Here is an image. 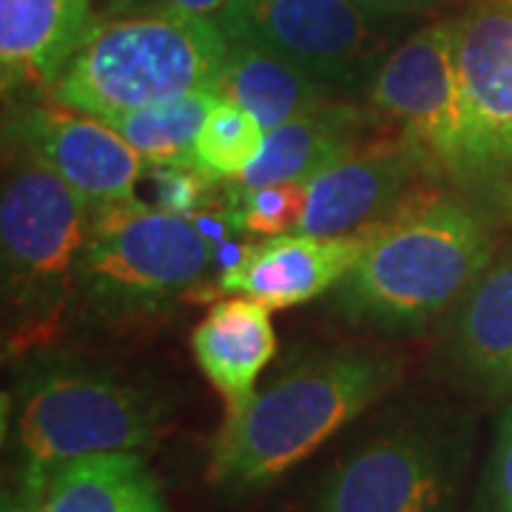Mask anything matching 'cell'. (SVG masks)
Masks as SVG:
<instances>
[{"label": "cell", "mask_w": 512, "mask_h": 512, "mask_svg": "<svg viewBox=\"0 0 512 512\" xmlns=\"http://www.w3.org/2000/svg\"><path fill=\"white\" fill-rule=\"evenodd\" d=\"M399 379L402 359L393 353L353 348L302 356L242 407L225 410L211 444V484L228 495L271 484L370 410Z\"/></svg>", "instance_id": "cell-1"}, {"label": "cell", "mask_w": 512, "mask_h": 512, "mask_svg": "<svg viewBox=\"0 0 512 512\" xmlns=\"http://www.w3.org/2000/svg\"><path fill=\"white\" fill-rule=\"evenodd\" d=\"M487 220L453 194H419L370 228L365 254L336 288V308L382 333H410L453 311L493 262Z\"/></svg>", "instance_id": "cell-2"}, {"label": "cell", "mask_w": 512, "mask_h": 512, "mask_svg": "<svg viewBox=\"0 0 512 512\" xmlns=\"http://www.w3.org/2000/svg\"><path fill=\"white\" fill-rule=\"evenodd\" d=\"M92 205L35 148L6 131L0 254L3 345L23 353L52 339L77 296Z\"/></svg>", "instance_id": "cell-3"}, {"label": "cell", "mask_w": 512, "mask_h": 512, "mask_svg": "<svg viewBox=\"0 0 512 512\" xmlns=\"http://www.w3.org/2000/svg\"><path fill=\"white\" fill-rule=\"evenodd\" d=\"M228 49L214 18L148 9L97 20L49 97L109 120L217 86Z\"/></svg>", "instance_id": "cell-4"}, {"label": "cell", "mask_w": 512, "mask_h": 512, "mask_svg": "<svg viewBox=\"0 0 512 512\" xmlns=\"http://www.w3.org/2000/svg\"><path fill=\"white\" fill-rule=\"evenodd\" d=\"M365 97L399 126L441 180L473 194L501 191L458 77V18L421 26L396 43Z\"/></svg>", "instance_id": "cell-5"}, {"label": "cell", "mask_w": 512, "mask_h": 512, "mask_svg": "<svg viewBox=\"0 0 512 512\" xmlns=\"http://www.w3.org/2000/svg\"><path fill=\"white\" fill-rule=\"evenodd\" d=\"M165 407L143 387L86 367L32 373L15 404L23 473L94 453H143L160 439Z\"/></svg>", "instance_id": "cell-6"}, {"label": "cell", "mask_w": 512, "mask_h": 512, "mask_svg": "<svg viewBox=\"0 0 512 512\" xmlns=\"http://www.w3.org/2000/svg\"><path fill=\"white\" fill-rule=\"evenodd\" d=\"M470 441L444 416L419 413L353 444L311 498V512H456Z\"/></svg>", "instance_id": "cell-7"}, {"label": "cell", "mask_w": 512, "mask_h": 512, "mask_svg": "<svg viewBox=\"0 0 512 512\" xmlns=\"http://www.w3.org/2000/svg\"><path fill=\"white\" fill-rule=\"evenodd\" d=\"M214 251L188 217L140 202L92 208L77 296L97 313L148 311L202 282Z\"/></svg>", "instance_id": "cell-8"}, {"label": "cell", "mask_w": 512, "mask_h": 512, "mask_svg": "<svg viewBox=\"0 0 512 512\" xmlns=\"http://www.w3.org/2000/svg\"><path fill=\"white\" fill-rule=\"evenodd\" d=\"M214 20L231 43L265 49L342 94H367L390 55L382 18L353 0H231Z\"/></svg>", "instance_id": "cell-9"}, {"label": "cell", "mask_w": 512, "mask_h": 512, "mask_svg": "<svg viewBox=\"0 0 512 512\" xmlns=\"http://www.w3.org/2000/svg\"><path fill=\"white\" fill-rule=\"evenodd\" d=\"M441 180L402 131L390 143L356 148L302 183V234L339 237L379 225L419 197L421 180Z\"/></svg>", "instance_id": "cell-10"}, {"label": "cell", "mask_w": 512, "mask_h": 512, "mask_svg": "<svg viewBox=\"0 0 512 512\" xmlns=\"http://www.w3.org/2000/svg\"><path fill=\"white\" fill-rule=\"evenodd\" d=\"M9 134L35 148L92 208L134 200L146 160L114 128L57 100L32 103L12 117Z\"/></svg>", "instance_id": "cell-11"}, {"label": "cell", "mask_w": 512, "mask_h": 512, "mask_svg": "<svg viewBox=\"0 0 512 512\" xmlns=\"http://www.w3.org/2000/svg\"><path fill=\"white\" fill-rule=\"evenodd\" d=\"M370 228L359 234L319 237V234H276L248 245V254L234 271L217 279L225 293L251 296L271 311L305 305L316 296L339 288L365 254Z\"/></svg>", "instance_id": "cell-12"}, {"label": "cell", "mask_w": 512, "mask_h": 512, "mask_svg": "<svg viewBox=\"0 0 512 512\" xmlns=\"http://www.w3.org/2000/svg\"><path fill=\"white\" fill-rule=\"evenodd\" d=\"M458 77L495 180L512 183V0H481L458 18Z\"/></svg>", "instance_id": "cell-13"}, {"label": "cell", "mask_w": 512, "mask_h": 512, "mask_svg": "<svg viewBox=\"0 0 512 512\" xmlns=\"http://www.w3.org/2000/svg\"><path fill=\"white\" fill-rule=\"evenodd\" d=\"M444 359L458 382L481 396L512 393V248L493 256L453 308Z\"/></svg>", "instance_id": "cell-14"}, {"label": "cell", "mask_w": 512, "mask_h": 512, "mask_svg": "<svg viewBox=\"0 0 512 512\" xmlns=\"http://www.w3.org/2000/svg\"><path fill=\"white\" fill-rule=\"evenodd\" d=\"M20 512H165L143 453H94L23 473Z\"/></svg>", "instance_id": "cell-15"}, {"label": "cell", "mask_w": 512, "mask_h": 512, "mask_svg": "<svg viewBox=\"0 0 512 512\" xmlns=\"http://www.w3.org/2000/svg\"><path fill=\"white\" fill-rule=\"evenodd\" d=\"M94 26L92 0H0L3 92H52Z\"/></svg>", "instance_id": "cell-16"}, {"label": "cell", "mask_w": 512, "mask_h": 512, "mask_svg": "<svg viewBox=\"0 0 512 512\" xmlns=\"http://www.w3.org/2000/svg\"><path fill=\"white\" fill-rule=\"evenodd\" d=\"M191 353L225 399V410H237L254 396L256 379L274 359L271 308L239 293L217 299L191 333Z\"/></svg>", "instance_id": "cell-17"}, {"label": "cell", "mask_w": 512, "mask_h": 512, "mask_svg": "<svg viewBox=\"0 0 512 512\" xmlns=\"http://www.w3.org/2000/svg\"><path fill=\"white\" fill-rule=\"evenodd\" d=\"M373 117L353 103L328 100L316 109L265 131L262 151L237 180L242 188L274 183H305L313 174L362 148V134Z\"/></svg>", "instance_id": "cell-18"}, {"label": "cell", "mask_w": 512, "mask_h": 512, "mask_svg": "<svg viewBox=\"0 0 512 512\" xmlns=\"http://www.w3.org/2000/svg\"><path fill=\"white\" fill-rule=\"evenodd\" d=\"M217 89L251 111L265 131L328 103L336 94L299 66L245 43H231Z\"/></svg>", "instance_id": "cell-19"}, {"label": "cell", "mask_w": 512, "mask_h": 512, "mask_svg": "<svg viewBox=\"0 0 512 512\" xmlns=\"http://www.w3.org/2000/svg\"><path fill=\"white\" fill-rule=\"evenodd\" d=\"M220 97V89L211 86V89L183 94L177 100H165L157 106L117 114V117H109L106 123L134 151H140V157L148 165L191 160L202 123L217 106Z\"/></svg>", "instance_id": "cell-20"}, {"label": "cell", "mask_w": 512, "mask_h": 512, "mask_svg": "<svg viewBox=\"0 0 512 512\" xmlns=\"http://www.w3.org/2000/svg\"><path fill=\"white\" fill-rule=\"evenodd\" d=\"M265 143V128L254 114L239 103L220 97L211 114L205 117L200 137L191 151V163L200 168L208 180H237L239 174L254 163Z\"/></svg>", "instance_id": "cell-21"}, {"label": "cell", "mask_w": 512, "mask_h": 512, "mask_svg": "<svg viewBox=\"0 0 512 512\" xmlns=\"http://www.w3.org/2000/svg\"><path fill=\"white\" fill-rule=\"evenodd\" d=\"M225 202L237 220L242 234L251 237H276L299 228L302 217V183H274L242 188L237 183L225 185Z\"/></svg>", "instance_id": "cell-22"}, {"label": "cell", "mask_w": 512, "mask_h": 512, "mask_svg": "<svg viewBox=\"0 0 512 512\" xmlns=\"http://www.w3.org/2000/svg\"><path fill=\"white\" fill-rule=\"evenodd\" d=\"M151 188H154V208L177 214V217H194L211 202V185L197 165L191 160H174V163H151Z\"/></svg>", "instance_id": "cell-23"}, {"label": "cell", "mask_w": 512, "mask_h": 512, "mask_svg": "<svg viewBox=\"0 0 512 512\" xmlns=\"http://www.w3.org/2000/svg\"><path fill=\"white\" fill-rule=\"evenodd\" d=\"M476 512H512V402L495 427L493 450L478 484Z\"/></svg>", "instance_id": "cell-24"}, {"label": "cell", "mask_w": 512, "mask_h": 512, "mask_svg": "<svg viewBox=\"0 0 512 512\" xmlns=\"http://www.w3.org/2000/svg\"><path fill=\"white\" fill-rule=\"evenodd\" d=\"M359 9H365L373 18H407V15H424L444 6L447 0H353Z\"/></svg>", "instance_id": "cell-25"}, {"label": "cell", "mask_w": 512, "mask_h": 512, "mask_svg": "<svg viewBox=\"0 0 512 512\" xmlns=\"http://www.w3.org/2000/svg\"><path fill=\"white\" fill-rule=\"evenodd\" d=\"M148 9L160 12H180V15H197V18H217L231 0H146Z\"/></svg>", "instance_id": "cell-26"}, {"label": "cell", "mask_w": 512, "mask_h": 512, "mask_svg": "<svg viewBox=\"0 0 512 512\" xmlns=\"http://www.w3.org/2000/svg\"><path fill=\"white\" fill-rule=\"evenodd\" d=\"M3 512H20V507L15 504V501H9V498H6V507H3Z\"/></svg>", "instance_id": "cell-27"}]
</instances>
